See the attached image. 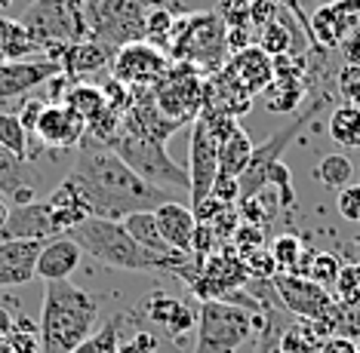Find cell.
I'll use <instances>...</instances> for the list:
<instances>
[{"instance_id": "obj_32", "label": "cell", "mask_w": 360, "mask_h": 353, "mask_svg": "<svg viewBox=\"0 0 360 353\" xmlns=\"http://www.w3.org/2000/svg\"><path fill=\"white\" fill-rule=\"evenodd\" d=\"M314 178L326 191H342V187H348L354 182V163H351V157H345V154H326V157H321V163H317Z\"/></svg>"}, {"instance_id": "obj_27", "label": "cell", "mask_w": 360, "mask_h": 353, "mask_svg": "<svg viewBox=\"0 0 360 353\" xmlns=\"http://www.w3.org/2000/svg\"><path fill=\"white\" fill-rule=\"evenodd\" d=\"M37 53H40V46L25 31V25L19 19L0 15V62H25V59H34Z\"/></svg>"}, {"instance_id": "obj_1", "label": "cell", "mask_w": 360, "mask_h": 353, "mask_svg": "<svg viewBox=\"0 0 360 353\" xmlns=\"http://www.w3.org/2000/svg\"><path fill=\"white\" fill-rule=\"evenodd\" d=\"M71 182L86 197L93 218L124 221L133 212H154L158 206L173 200V191L148 185L142 175H136L111 147L84 138L80 157L71 169Z\"/></svg>"}, {"instance_id": "obj_8", "label": "cell", "mask_w": 360, "mask_h": 353, "mask_svg": "<svg viewBox=\"0 0 360 353\" xmlns=\"http://www.w3.org/2000/svg\"><path fill=\"white\" fill-rule=\"evenodd\" d=\"M22 25L40 53H50L56 46L80 44L89 37V25L84 15V6L68 4V0H31V6L22 13Z\"/></svg>"}, {"instance_id": "obj_20", "label": "cell", "mask_w": 360, "mask_h": 353, "mask_svg": "<svg viewBox=\"0 0 360 353\" xmlns=\"http://www.w3.org/2000/svg\"><path fill=\"white\" fill-rule=\"evenodd\" d=\"M37 240H4L0 243V289H15L37 277Z\"/></svg>"}, {"instance_id": "obj_46", "label": "cell", "mask_w": 360, "mask_h": 353, "mask_svg": "<svg viewBox=\"0 0 360 353\" xmlns=\"http://www.w3.org/2000/svg\"><path fill=\"white\" fill-rule=\"evenodd\" d=\"M321 353H357V341L345 338V335H333L321 344Z\"/></svg>"}, {"instance_id": "obj_52", "label": "cell", "mask_w": 360, "mask_h": 353, "mask_svg": "<svg viewBox=\"0 0 360 353\" xmlns=\"http://www.w3.org/2000/svg\"><path fill=\"white\" fill-rule=\"evenodd\" d=\"M68 4H77V6H84V4H86V0H68Z\"/></svg>"}, {"instance_id": "obj_49", "label": "cell", "mask_w": 360, "mask_h": 353, "mask_svg": "<svg viewBox=\"0 0 360 353\" xmlns=\"http://www.w3.org/2000/svg\"><path fill=\"white\" fill-rule=\"evenodd\" d=\"M299 6H302V10H305L308 15H311V10H314V6H317V0H299Z\"/></svg>"}, {"instance_id": "obj_19", "label": "cell", "mask_w": 360, "mask_h": 353, "mask_svg": "<svg viewBox=\"0 0 360 353\" xmlns=\"http://www.w3.org/2000/svg\"><path fill=\"white\" fill-rule=\"evenodd\" d=\"M62 68L50 59H25V62H0V102L15 95H28L46 80L59 77Z\"/></svg>"}, {"instance_id": "obj_24", "label": "cell", "mask_w": 360, "mask_h": 353, "mask_svg": "<svg viewBox=\"0 0 360 353\" xmlns=\"http://www.w3.org/2000/svg\"><path fill=\"white\" fill-rule=\"evenodd\" d=\"M34 187L37 172L31 169V160L15 157L0 145V194L10 197L13 206H25V203H34Z\"/></svg>"}, {"instance_id": "obj_11", "label": "cell", "mask_w": 360, "mask_h": 353, "mask_svg": "<svg viewBox=\"0 0 360 353\" xmlns=\"http://www.w3.org/2000/svg\"><path fill=\"white\" fill-rule=\"evenodd\" d=\"M173 68V59L163 55V49H158L148 40H139V44L120 46L114 53L111 62V77L120 80L127 86H154L163 80V74Z\"/></svg>"}, {"instance_id": "obj_31", "label": "cell", "mask_w": 360, "mask_h": 353, "mask_svg": "<svg viewBox=\"0 0 360 353\" xmlns=\"http://www.w3.org/2000/svg\"><path fill=\"white\" fill-rule=\"evenodd\" d=\"M330 135L335 145L360 151V105H339L330 111Z\"/></svg>"}, {"instance_id": "obj_5", "label": "cell", "mask_w": 360, "mask_h": 353, "mask_svg": "<svg viewBox=\"0 0 360 353\" xmlns=\"http://www.w3.org/2000/svg\"><path fill=\"white\" fill-rule=\"evenodd\" d=\"M167 0H86L84 15L89 37L114 49L148 40V15Z\"/></svg>"}, {"instance_id": "obj_51", "label": "cell", "mask_w": 360, "mask_h": 353, "mask_svg": "<svg viewBox=\"0 0 360 353\" xmlns=\"http://www.w3.org/2000/svg\"><path fill=\"white\" fill-rule=\"evenodd\" d=\"M13 4V0H0V10H6V6H10Z\"/></svg>"}, {"instance_id": "obj_6", "label": "cell", "mask_w": 360, "mask_h": 353, "mask_svg": "<svg viewBox=\"0 0 360 353\" xmlns=\"http://www.w3.org/2000/svg\"><path fill=\"white\" fill-rule=\"evenodd\" d=\"M105 147H111V151L117 154L136 175H142L148 185L163 187V191L191 194V178H188V172L179 166V163H173V157L167 154V142L142 138V135L127 133V129H117V135Z\"/></svg>"}, {"instance_id": "obj_7", "label": "cell", "mask_w": 360, "mask_h": 353, "mask_svg": "<svg viewBox=\"0 0 360 353\" xmlns=\"http://www.w3.org/2000/svg\"><path fill=\"white\" fill-rule=\"evenodd\" d=\"M256 338V317L234 301L200 305L198 338L191 353H240Z\"/></svg>"}, {"instance_id": "obj_25", "label": "cell", "mask_w": 360, "mask_h": 353, "mask_svg": "<svg viewBox=\"0 0 360 353\" xmlns=\"http://www.w3.org/2000/svg\"><path fill=\"white\" fill-rule=\"evenodd\" d=\"M158 215V225H160V234L167 240L169 249L182 252V255H191V243H194V231H198V215H194L191 206L185 203H163V206L154 209Z\"/></svg>"}, {"instance_id": "obj_48", "label": "cell", "mask_w": 360, "mask_h": 353, "mask_svg": "<svg viewBox=\"0 0 360 353\" xmlns=\"http://www.w3.org/2000/svg\"><path fill=\"white\" fill-rule=\"evenodd\" d=\"M6 218H10V206L0 200V243H4V231H6Z\"/></svg>"}, {"instance_id": "obj_39", "label": "cell", "mask_w": 360, "mask_h": 353, "mask_svg": "<svg viewBox=\"0 0 360 353\" xmlns=\"http://www.w3.org/2000/svg\"><path fill=\"white\" fill-rule=\"evenodd\" d=\"M231 240H234V252L240 258H250L252 252L265 249V231H262L259 225H250V221H243V225L237 227Z\"/></svg>"}, {"instance_id": "obj_29", "label": "cell", "mask_w": 360, "mask_h": 353, "mask_svg": "<svg viewBox=\"0 0 360 353\" xmlns=\"http://www.w3.org/2000/svg\"><path fill=\"white\" fill-rule=\"evenodd\" d=\"M250 157H252V142H250V135L237 126L231 135L219 142V175L240 182V175L250 166Z\"/></svg>"}, {"instance_id": "obj_28", "label": "cell", "mask_w": 360, "mask_h": 353, "mask_svg": "<svg viewBox=\"0 0 360 353\" xmlns=\"http://www.w3.org/2000/svg\"><path fill=\"white\" fill-rule=\"evenodd\" d=\"M124 227L139 246H145V249L154 252V255H163V258H179L182 255V252H176V249H169L167 246L154 212H133V215L124 218Z\"/></svg>"}, {"instance_id": "obj_15", "label": "cell", "mask_w": 360, "mask_h": 353, "mask_svg": "<svg viewBox=\"0 0 360 353\" xmlns=\"http://www.w3.org/2000/svg\"><path fill=\"white\" fill-rule=\"evenodd\" d=\"M114 53L117 49L102 44V40H80V44H68V46H56L50 53H44V59L56 62L62 68V74L71 80V84H77V80L84 77H93V74L105 71L108 65L114 62Z\"/></svg>"}, {"instance_id": "obj_44", "label": "cell", "mask_w": 360, "mask_h": 353, "mask_svg": "<svg viewBox=\"0 0 360 353\" xmlns=\"http://www.w3.org/2000/svg\"><path fill=\"white\" fill-rule=\"evenodd\" d=\"M46 102H40V98H25L22 102V108L15 111V117L22 120V126H25L28 138H34V129H37V120H40V111H44Z\"/></svg>"}, {"instance_id": "obj_10", "label": "cell", "mask_w": 360, "mask_h": 353, "mask_svg": "<svg viewBox=\"0 0 360 353\" xmlns=\"http://www.w3.org/2000/svg\"><path fill=\"white\" fill-rule=\"evenodd\" d=\"M321 108H326V95L314 98V102H311V108H305L292 123H286L283 129H277V133L268 138V142H262V147H252L250 166L240 175V200H247L250 194H256L259 187L265 185V175L277 166V163H281V154L290 147V142L308 126V123H314V117L321 114Z\"/></svg>"}, {"instance_id": "obj_18", "label": "cell", "mask_w": 360, "mask_h": 353, "mask_svg": "<svg viewBox=\"0 0 360 353\" xmlns=\"http://www.w3.org/2000/svg\"><path fill=\"white\" fill-rule=\"evenodd\" d=\"M136 310H139V317L142 319H148L151 326L163 329L169 338H176V341L185 338V335L198 326V317H200V314H194L185 301H179V298H173V295H167V292H151Z\"/></svg>"}, {"instance_id": "obj_50", "label": "cell", "mask_w": 360, "mask_h": 353, "mask_svg": "<svg viewBox=\"0 0 360 353\" xmlns=\"http://www.w3.org/2000/svg\"><path fill=\"white\" fill-rule=\"evenodd\" d=\"M0 353H13V350H10V344H0Z\"/></svg>"}, {"instance_id": "obj_2", "label": "cell", "mask_w": 360, "mask_h": 353, "mask_svg": "<svg viewBox=\"0 0 360 353\" xmlns=\"http://www.w3.org/2000/svg\"><path fill=\"white\" fill-rule=\"evenodd\" d=\"M99 323V305L71 280L46 283L40 305V353H71Z\"/></svg>"}, {"instance_id": "obj_35", "label": "cell", "mask_w": 360, "mask_h": 353, "mask_svg": "<svg viewBox=\"0 0 360 353\" xmlns=\"http://www.w3.org/2000/svg\"><path fill=\"white\" fill-rule=\"evenodd\" d=\"M127 317H114L108 323L102 326V329H96L89 338L75 347L71 353H117V344H120V326H124Z\"/></svg>"}, {"instance_id": "obj_22", "label": "cell", "mask_w": 360, "mask_h": 353, "mask_svg": "<svg viewBox=\"0 0 360 353\" xmlns=\"http://www.w3.org/2000/svg\"><path fill=\"white\" fill-rule=\"evenodd\" d=\"M59 237L53 225V215H50V206L46 200L40 203H25V206H10V218H6V231H4V240H53Z\"/></svg>"}, {"instance_id": "obj_53", "label": "cell", "mask_w": 360, "mask_h": 353, "mask_svg": "<svg viewBox=\"0 0 360 353\" xmlns=\"http://www.w3.org/2000/svg\"><path fill=\"white\" fill-rule=\"evenodd\" d=\"M357 243H360V237H357Z\"/></svg>"}, {"instance_id": "obj_43", "label": "cell", "mask_w": 360, "mask_h": 353, "mask_svg": "<svg viewBox=\"0 0 360 353\" xmlns=\"http://www.w3.org/2000/svg\"><path fill=\"white\" fill-rule=\"evenodd\" d=\"M335 84H339V95L345 102L360 105V65H345L335 77Z\"/></svg>"}, {"instance_id": "obj_12", "label": "cell", "mask_w": 360, "mask_h": 353, "mask_svg": "<svg viewBox=\"0 0 360 353\" xmlns=\"http://www.w3.org/2000/svg\"><path fill=\"white\" fill-rule=\"evenodd\" d=\"M274 295L281 298V305L290 310L292 317L305 319V323H314V319H321L330 314V307L335 305L333 292L323 289V286H317L314 280H308V277H296V274H277L274 280Z\"/></svg>"}, {"instance_id": "obj_42", "label": "cell", "mask_w": 360, "mask_h": 353, "mask_svg": "<svg viewBox=\"0 0 360 353\" xmlns=\"http://www.w3.org/2000/svg\"><path fill=\"white\" fill-rule=\"evenodd\" d=\"M335 206H339V215L345 221L360 225V185L351 182L348 187H342L339 197H335Z\"/></svg>"}, {"instance_id": "obj_33", "label": "cell", "mask_w": 360, "mask_h": 353, "mask_svg": "<svg viewBox=\"0 0 360 353\" xmlns=\"http://www.w3.org/2000/svg\"><path fill=\"white\" fill-rule=\"evenodd\" d=\"M271 258L277 265V274H296V267L302 265V258H305V243L299 240L296 234H281L277 240L271 243Z\"/></svg>"}, {"instance_id": "obj_9", "label": "cell", "mask_w": 360, "mask_h": 353, "mask_svg": "<svg viewBox=\"0 0 360 353\" xmlns=\"http://www.w3.org/2000/svg\"><path fill=\"white\" fill-rule=\"evenodd\" d=\"M154 102L167 120L185 126L188 120L200 117V102H203V71L198 65L173 62V68L163 74L160 84L151 86Z\"/></svg>"}, {"instance_id": "obj_38", "label": "cell", "mask_w": 360, "mask_h": 353, "mask_svg": "<svg viewBox=\"0 0 360 353\" xmlns=\"http://www.w3.org/2000/svg\"><path fill=\"white\" fill-rule=\"evenodd\" d=\"M13 353H40V326H31L28 319L13 323V332L6 335Z\"/></svg>"}, {"instance_id": "obj_40", "label": "cell", "mask_w": 360, "mask_h": 353, "mask_svg": "<svg viewBox=\"0 0 360 353\" xmlns=\"http://www.w3.org/2000/svg\"><path fill=\"white\" fill-rule=\"evenodd\" d=\"M339 270H342V258L330 255V252H317L314 261H311L308 280H314L317 286L330 289V286H335V277H339Z\"/></svg>"}, {"instance_id": "obj_16", "label": "cell", "mask_w": 360, "mask_h": 353, "mask_svg": "<svg viewBox=\"0 0 360 353\" xmlns=\"http://www.w3.org/2000/svg\"><path fill=\"white\" fill-rule=\"evenodd\" d=\"M84 138H86V123L75 108H68L65 102L44 105L34 129V142L40 147H80Z\"/></svg>"}, {"instance_id": "obj_13", "label": "cell", "mask_w": 360, "mask_h": 353, "mask_svg": "<svg viewBox=\"0 0 360 353\" xmlns=\"http://www.w3.org/2000/svg\"><path fill=\"white\" fill-rule=\"evenodd\" d=\"M354 28H360V0H330L311 10L308 44L314 49H335Z\"/></svg>"}, {"instance_id": "obj_3", "label": "cell", "mask_w": 360, "mask_h": 353, "mask_svg": "<svg viewBox=\"0 0 360 353\" xmlns=\"http://www.w3.org/2000/svg\"><path fill=\"white\" fill-rule=\"evenodd\" d=\"M65 237H71L84 255L102 261L105 267H117V270H173V274L188 277V255L179 258H163L154 255L145 246H139L129 231L124 227V221H108V218H86L75 225Z\"/></svg>"}, {"instance_id": "obj_4", "label": "cell", "mask_w": 360, "mask_h": 353, "mask_svg": "<svg viewBox=\"0 0 360 353\" xmlns=\"http://www.w3.org/2000/svg\"><path fill=\"white\" fill-rule=\"evenodd\" d=\"M169 59L219 71L228 59V25L219 13H185L169 34Z\"/></svg>"}, {"instance_id": "obj_41", "label": "cell", "mask_w": 360, "mask_h": 353, "mask_svg": "<svg viewBox=\"0 0 360 353\" xmlns=\"http://www.w3.org/2000/svg\"><path fill=\"white\" fill-rule=\"evenodd\" d=\"M117 353H160V338L151 329H136L120 338Z\"/></svg>"}, {"instance_id": "obj_37", "label": "cell", "mask_w": 360, "mask_h": 353, "mask_svg": "<svg viewBox=\"0 0 360 353\" xmlns=\"http://www.w3.org/2000/svg\"><path fill=\"white\" fill-rule=\"evenodd\" d=\"M333 289H335L333 292L335 301H342V305H360V265H357V261L342 265Z\"/></svg>"}, {"instance_id": "obj_34", "label": "cell", "mask_w": 360, "mask_h": 353, "mask_svg": "<svg viewBox=\"0 0 360 353\" xmlns=\"http://www.w3.org/2000/svg\"><path fill=\"white\" fill-rule=\"evenodd\" d=\"M0 145H4L6 151H13L15 157L31 160V138L15 114H0Z\"/></svg>"}, {"instance_id": "obj_26", "label": "cell", "mask_w": 360, "mask_h": 353, "mask_svg": "<svg viewBox=\"0 0 360 353\" xmlns=\"http://www.w3.org/2000/svg\"><path fill=\"white\" fill-rule=\"evenodd\" d=\"M46 206H50V215H53V225H56V231H59V237L68 234L80 221L93 218L86 197L80 194V187L71 182V178H65V182L46 197Z\"/></svg>"}, {"instance_id": "obj_21", "label": "cell", "mask_w": 360, "mask_h": 353, "mask_svg": "<svg viewBox=\"0 0 360 353\" xmlns=\"http://www.w3.org/2000/svg\"><path fill=\"white\" fill-rule=\"evenodd\" d=\"M225 68L234 74V80L247 89L252 98L262 95L268 86L274 84V59L256 44L240 49V53H234V55H228Z\"/></svg>"}, {"instance_id": "obj_47", "label": "cell", "mask_w": 360, "mask_h": 353, "mask_svg": "<svg viewBox=\"0 0 360 353\" xmlns=\"http://www.w3.org/2000/svg\"><path fill=\"white\" fill-rule=\"evenodd\" d=\"M274 4H277V6H283L286 13H292V15H296V22L302 25V31H305V37L311 34V15H308V13L299 6V0H274Z\"/></svg>"}, {"instance_id": "obj_30", "label": "cell", "mask_w": 360, "mask_h": 353, "mask_svg": "<svg viewBox=\"0 0 360 353\" xmlns=\"http://www.w3.org/2000/svg\"><path fill=\"white\" fill-rule=\"evenodd\" d=\"M292 19H296L292 13L281 10L277 19L268 22L256 34V46L265 49L271 59H277V55H296V34H292V25H290Z\"/></svg>"}, {"instance_id": "obj_23", "label": "cell", "mask_w": 360, "mask_h": 353, "mask_svg": "<svg viewBox=\"0 0 360 353\" xmlns=\"http://www.w3.org/2000/svg\"><path fill=\"white\" fill-rule=\"evenodd\" d=\"M84 249L71 240V237H53L40 246L37 255V280L44 283H59V280H71V274L80 267Z\"/></svg>"}, {"instance_id": "obj_36", "label": "cell", "mask_w": 360, "mask_h": 353, "mask_svg": "<svg viewBox=\"0 0 360 353\" xmlns=\"http://www.w3.org/2000/svg\"><path fill=\"white\" fill-rule=\"evenodd\" d=\"M323 338L311 329V323L302 319V326L296 329H286L281 335V353H321Z\"/></svg>"}, {"instance_id": "obj_17", "label": "cell", "mask_w": 360, "mask_h": 353, "mask_svg": "<svg viewBox=\"0 0 360 353\" xmlns=\"http://www.w3.org/2000/svg\"><path fill=\"white\" fill-rule=\"evenodd\" d=\"M252 108V95L234 80L228 68H219L203 77V102L200 114H222V117H240Z\"/></svg>"}, {"instance_id": "obj_45", "label": "cell", "mask_w": 360, "mask_h": 353, "mask_svg": "<svg viewBox=\"0 0 360 353\" xmlns=\"http://www.w3.org/2000/svg\"><path fill=\"white\" fill-rule=\"evenodd\" d=\"M342 49V59H345V65H360V28H354L351 34L339 44Z\"/></svg>"}, {"instance_id": "obj_14", "label": "cell", "mask_w": 360, "mask_h": 353, "mask_svg": "<svg viewBox=\"0 0 360 353\" xmlns=\"http://www.w3.org/2000/svg\"><path fill=\"white\" fill-rule=\"evenodd\" d=\"M188 178H191V209H194L210 197L212 185L219 178V138L210 133V126L200 117L191 123V166H188Z\"/></svg>"}]
</instances>
